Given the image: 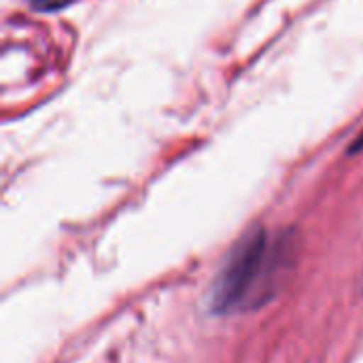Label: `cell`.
<instances>
[{
    "label": "cell",
    "instance_id": "6da1fadb",
    "mask_svg": "<svg viewBox=\"0 0 363 363\" xmlns=\"http://www.w3.org/2000/svg\"><path fill=\"white\" fill-rule=\"evenodd\" d=\"M268 236L262 228L242 236L215 279L211 311L215 315H230L240 308L255 306V294L268 274Z\"/></svg>",
    "mask_w": 363,
    "mask_h": 363
},
{
    "label": "cell",
    "instance_id": "7a4b0ae2",
    "mask_svg": "<svg viewBox=\"0 0 363 363\" xmlns=\"http://www.w3.org/2000/svg\"><path fill=\"white\" fill-rule=\"evenodd\" d=\"M72 0H30V4L36 9V11H45V13H51V11H60L64 6H68Z\"/></svg>",
    "mask_w": 363,
    "mask_h": 363
},
{
    "label": "cell",
    "instance_id": "3957f363",
    "mask_svg": "<svg viewBox=\"0 0 363 363\" xmlns=\"http://www.w3.org/2000/svg\"><path fill=\"white\" fill-rule=\"evenodd\" d=\"M362 149H363V132H362V134H359V136H357V138H355V143L351 145L349 153L353 155V153H357V151H362Z\"/></svg>",
    "mask_w": 363,
    "mask_h": 363
}]
</instances>
